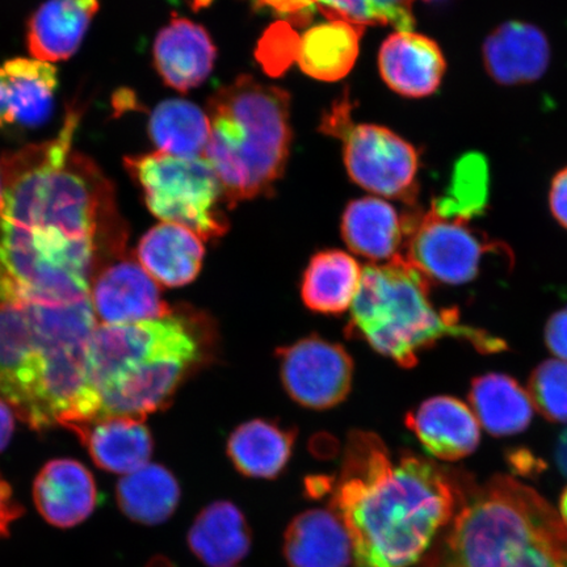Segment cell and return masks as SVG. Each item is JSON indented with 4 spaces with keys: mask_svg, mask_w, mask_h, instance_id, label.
<instances>
[{
    "mask_svg": "<svg viewBox=\"0 0 567 567\" xmlns=\"http://www.w3.org/2000/svg\"><path fill=\"white\" fill-rule=\"evenodd\" d=\"M146 567H175L172 561H169L166 557H154L151 563L146 565Z\"/></svg>",
    "mask_w": 567,
    "mask_h": 567,
    "instance_id": "ee69618b",
    "label": "cell"
},
{
    "mask_svg": "<svg viewBox=\"0 0 567 567\" xmlns=\"http://www.w3.org/2000/svg\"><path fill=\"white\" fill-rule=\"evenodd\" d=\"M278 358L282 385L301 406L328 410L349 395L353 361L343 346L313 336L282 347Z\"/></svg>",
    "mask_w": 567,
    "mask_h": 567,
    "instance_id": "7c38bea8",
    "label": "cell"
},
{
    "mask_svg": "<svg viewBox=\"0 0 567 567\" xmlns=\"http://www.w3.org/2000/svg\"><path fill=\"white\" fill-rule=\"evenodd\" d=\"M349 334L402 368L415 367L420 353L445 337L464 339L482 353L506 350L502 339L461 324L457 309H436L431 282L405 258L363 269Z\"/></svg>",
    "mask_w": 567,
    "mask_h": 567,
    "instance_id": "5b68a950",
    "label": "cell"
},
{
    "mask_svg": "<svg viewBox=\"0 0 567 567\" xmlns=\"http://www.w3.org/2000/svg\"><path fill=\"white\" fill-rule=\"evenodd\" d=\"M3 204V177L2 172H0V208H2Z\"/></svg>",
    "mask_w": 567,
    "mask_h": 567,
    "instance_id": "f6af8a7d",
    "label": "cell"
},
{
    "mask_svg": "<svg viewBox=\"0 0 567 567\" xmlns=\"http://www.w3.org/2000/svg\"><path fill=\"white\" fill-rule=\"evenodd\" d=\"M363 269L350 254L326 250L315 255L305 269L301 297L319 315H342L352 307Z\"/></svg>",
    "mask_w": 567,
    "mask_h": 567,
    "instance_id": "83f0119b",
    "label": "cell"
},
{
    "mask_svg": "<svg viewBox=\"0 0 567 567\" xmlns=\"http://www.w3.org/2000/svg\"><path fill=\"white\" fill-rule=\"evenodd\" d=\"M549 207L558 224L567 230V167L561 169L551 182Z\"/></svg>",
    "mask_w": 567,
    "mask_h": 567,
    "instance_id": "f35d334b",
    "label": "cell"
},
{
    "mask_svg": "<svg viewBox=\"0 0 567 567\" xmlns=\"http://www.w3.org/2000/svg\"><path fill=\"white\" fill-rule=\"evenodd\" d=\"M289 567H351L349 534L331 509H308L297 515L284 535Z\"/></svg>",
    "mask_w": 567,
    "mask_h": 567,
    "instance_id": "603a6c76",
    "label": "cell"
},
{
    "mask_svg": "<svg viewBox=\"0 0 567 567\" xmlns=\"http://www.w3.org/2000/svg\"><path fill=\"white\" fill-rule=\"evenodd\" d=\"M482 55L496 83L517 86L540 80L549 66L550 45L540 28L507 21L487 35Z\"/></svg>",
    "mask_w": 567,
    "mask_h": 567,
    "instance_id": "e0dca14e",
    "label": "cell"
},
{
    "mask_svg": "<svg viewBox=\"0 0 567 567\" xmlns=\"http://www.w3.org/2000/svg\"><path fill=\"white\" fill-rule=\"evenodd\" d=\"M379 69L382 80L396 94L425 97L441 86L446 62L441 47L427 35L395 32L380 49Z\"/></svg>",
    "mask_w": 567,
    "mask_h": 567,
    "instance_id": "2e32d148",
    "label": "cell"
},
{
    "mask_svg": "<svg viewBox=\"0 0 567 567\" xmlns=\"http://www.w3.org/2000/svg\"><path fill=\"white\" fill-rule=\"evenodd\" d=\"M59 71L52 63L13 59L0 66V131L33 130L54 109Z\"/></svg>",
    "mask_w": 567,
    "mask_h": 567,
    "instance_id": "5bb4252c",
    "label": "cell"
},
{
    "mask_svg": "<svg viewBox=\"0 0 567 567\" xmlns=\"http://www.w3.org/2000/svg\"><path fill=\"white\" fill-rule=\"evenodd\" d=\"M406 229L403 258L430 282L464 286L484 274L486 260L513 259L505 244L488 239L471 221L442 217L432 209L406 215Z\"/></svg>",
    "mask_w": 567,
    "mask_h": 567,
    "instance_id": "30bf717a",
    "label": "cell"
},
{
    "mask_svg": "<svg viewBox=\"0 0 567 567\" xmlns=\"http://www.w3.org/2000/svg\"><path fill=\"white\" fill-rule=\"evenodd\" d=\"M101 470L131 474L148 464L153 437L144 421L130 416H106L73 429Z\"/></svg>",
    "mask_w": 567,
    "mask_h": 567,
    "instance_id": "7402d4cb",
    "label": "cell"
},
{
    "mask_svg": "<svg viewBox=\"0 0 567 567\" xmlns=\"http://www.w3.org/2000/svg\"><path fill=\"white\" fill-rule=\"evenodd\" d=\"M532 405L545 420L567 423V363L547 360L532 372L528 382Z\"/></svg>",
    "mask_w": 567,
    "mask_h": 567,
    "instance_id": "836d02e7",
    "label": "cell"
},
{
    "mask_svg": "<svg viewBox=\"0 0 567 567\" xmlns=\"http://www.w3.org/2000/svg\"><path fill=\"white\" fill-rule=\"evenodd\" d=\"M556 463L559 472L567 477V430L558 437L556 449Z\"/></svg>",
    "mask_w": 567,
    "mask_h": 567,
    "instance_id": "b9f144b4",
    "label": "cell"
},
{
    "mask_svg": "<svg viewBox=\"0 0 567 567\" xmlns=\"http://www.w3.org/2000/svg\"><path fill=\"white\" fill-rule=\"evenodd\" d=\"M153 59L168 87L187 92L200 86L209 76L216 48L202 25L193 20L174 18L155 39Z\"/></svg>",
    "mask_w": 567,
    "mask_h": 567,
    "instance_id": "d6986e66",
    "label": "cell"
},
{
    "mask_svg": "<svg viewBox=\"0 0 567 567\" xmlns=\"http://www.w3.org/2000/svg\"><path fill=\"white\" fill-rule=\"evenodd\" d=\"M559 516H561L564 526L567 529V487L561 495V499H559Z\"/></svg>",
    "mask_w": 567,
    "mask_h": 567,
    "instance_id": "7bdbcfd3",
    "label": "cell"
},
{
    "mask_svg": "<svg viewBox=\"0 0 567 567\" xmlns=\"http://www.w3.org/2000/svg\"><path fill=\"white\" fill-rule=\"evenodd\" d=\"M296 431L265 420L240 424L228 442V456L243 476L275 480L292 457Z\"/></svg>",
    "mask_w": 567,
    "mask_h": 567,
    "instance_id": "4316f807",
    "label": "cell"
},
{
    "mask_svg": "<svg viewBox=\"0 0 567 567\" xmlns=\"http://www.w3.org/2000/svg\"><path fill=\"white\" fill-rule=\"evenodd\" d=\"M417 565L567 567V529L555 507L519 481H470L455 517Z\"/></svg>",
    "mask_w": 567,
    "mask_h": 567,
    "instance_id": "3957f363",
    "label": "cell"
},
{
    "mask_svg": "<svg viewBox=\"0 0 567 567\" xmlns=\"http://www.w3.org/2000/svg\"><path fill=\"white\" fill-rule=\"evenodd\" d=\"M90 300L101 324H125L173 315L158 284L137 261L120 257L96 272Z\"/></svg>",
    "mask_w": 567,
    "mask_h": 567,
    "instance_id": "4fadbf2b",
    "label": "cell"
},
{
    "mask_svg": "<svg viewBox=\"0 0 567 567\" xmlns=\"http://www.w3.org/2000/svg\"><path fill=\"white\" fill-rule=\"evenodd\" d=\"M470 401L474 415L494 436L520 434L534 416L529 394L507 374L487 373L474 379Z\"/></svg>",
    "mask_w": 567,
    "mask_h": 567,
    "instance_id": "f1b7e54d",
    "label": "cell"
},
{
    "mask_svg": "<svg viewBox=\"0 0 567 567\" xmlns=\"http://www.w3.org/2000/svg\"><path fill=\"white\" fill-rule=\"evenodd\" d=\"M97 496L94 476L76 460L49 461L33 482L34 506L42 519L56 528H74L87 520Z\"/></svg>",
    "mask_w": 567,
    "mask_h": 567,
    "instance_id": "9a60e30c",
    "label": "cell"
},
{
    "mask_svg": "<svg viewBox=\"0 0 567 567\" xmlns=\"http://www.w3.org/2000/svg\"><path fill=\"white\" fill-rule=\"evenodd\" d=\"M101 3L99 0H48L28 20L25 41L32 59L66 61L81 48Z\"/></svg>",
    "mask_w": 567,
    "mask_h": 567,
    "instance_id": "ffe728a7",
    "label": "cell"
},
{
    "mask_svg": "<svg viewBox=\"0 0 567 567\" xmlns=\"http://www.w3.org/2000/svg\"><path fill=\"white\" fill-rule=\"evenodd\" d=\"M328 20L358 27L392 25L396 32H413L414 0H308Z\"/></svg>",
    "mask_w": 567,
    "mask_h": 567,
    "instance_id": "d6a6232c",
    "label": "cell"
},
{
    "mask_svg": "<svg viewBox=\"0 0 567 567\" xmlns=\"http://www.w3.org/2000/svg\"><path fill=\"white\" fill-rule=\"evenodd\" d=\"M364 30L342 20L313 25L297 39L295 61L305 74L318 81L342 80L358 60Z\"/></svg>",
    "mask_w": 567,
    "mask_h": 567,
    "instance_id": "484cf974",
    "label": "cell"
},
{
    "mask_svg": "<svg viewBox=\"0 0 567 567\" xmlns=\"http://www.w3.org/2000/svg\"><path fill=\"white\" fill-rule=\"evenodd\" d=\"M188 547L208 567H233L251 550L252 534L246 516L228 501L210 503L190 526Z\"/></svg>",
    "mask_w": 567,
    "mask_h": 567,
    "instance_id": "d4e9b609",
    "label": "cell"
},
{
    "mask_svg": "<svg viewBox=\"0 0 567 567\" xmlns=\"http://www.w3.org/2000/svg\"><path fill=\"white\" fill-rule=\"evenodd\" d=\"M342 236L354 254L379 264L403 258L408 230L406 216L378 197H364L347 205Z\"/></svg>",
    "mask_w": 567,
    "mask_h": 567,
    "instance_id": "44dd1931",
    "label": "cell"
},
{
    "mask_svg": "<svg viewBox=\"0 0 567 567\" xmlns=\"http://www.w3.org/2000/svg\"><path fill=\"white\" fill-rule=\"evenodd\" d=\"M205 248L193 230L161 223L141 238L137 258L155 282L168 288L187 286L202 271Z\"/></svg>",
    "mask_w": 567,
    "mask_h": 567,
    "instance_id": "cb8c5ba5",
    "label": "cell"
},
{
    "mask_svg": "<svg viewBox=\"0 0 567 567\" xmlns=\"http://www.w3.org/2000/svg\"><path fill=\"white\" fill-rule=\"evenodd\" d=\"M181 485L174 474L158 464H147L118 481L116 501L122 513L142 526H159L181 503Z\"/></svg>",
    "mask_w": 567,
    "mask_h": 567,
    "instance_id": "f546056e",
    "label": "cell"
},
{
    "mask_svg": "<svg viewBox=\"0 0 567 567\" xmlns=\"http://www.w3.org/2000/svg\"><path fill=\"white\" fill-rule=\"evenodd\" d=\"M297 35L286 23L275 25L260 42L258 56L269 73L279 74L295 61Z\"/></svg>",
    "mask_w": 567,
    "mask_h": 567,
    "instance_id": "e575fe53",
    "label": "cell"
},
{
    "mask_svg": "<svg viewBox=\"0 0 567 567\" xmlns=\"http://www.w3.org/2000/svg\"><path fill=\"white\" fill-rule=\"evenodd\" d=\"M148 136L158 152L181 158L203 157L210 138L209 117L194 103L168 99L152 112Z\"/></svg>",
    "mask_w": 567,
    "mask_h": 567,
    "instance_id": "4dcf8cb0",
    "label": "cell"
},
{
    "mask_svg": "<svg viewBox=\"0 0 567 567\" xmlns=\"http://www.w3.org/2000/svg\"><path fill=\"white\" fill-rule=\"evenodd\" d=\"M23 515V506L13 496L9 482L0 474V538L9 537L12 524Z\"/></svg>",
    "mask_w": 567,
    "mask_h": 567,
    "instance_id": "d590c367",
    "label": "cell"
},
{
    "mask_svg": "<svg viewBox=\"0 0 567 567\" xmlns=\"http://www.w3.org/2000/svg\"><path fill=\"white\" fill-rule=\"evenodd\" d=\"M0 399L34 430L55 425L45 364L24 308L0 303Z\"/></svg>",
    "mask_w": 567,
    "mask_h": 567,
    "instance_id": "8fae6325",
    "label": "cell"
},
{
    "mask_svg": "<svg viewBox=\"0 0 567 567\" xmlns=\"http://www.w3.org/2000/svg\"><path fill=\"white\" fill-rule=\"evenodd\" d=\"M470 480L425 457H393L372 432L353 431L329 508L352 547L351 567H414L464 501Z\"/></svg>",
    "mask_w": 567,
    "mask_h": 567,
    "instance_id": "7a4b0ae2",
    "label": "cell"
},
{
    "mask_svg": "<svg viewBox=\"0 0 567 567\" xmlns=\"http://www.w3.org/2000/svg\"><path fill=\"white\" fill-rule=\"evenodd\" d=\"M321 130L343 141L347 172L354 183L413 207L420 169V154L413 145L384 126L353 124L347 94L326 113Z\"/></svg>",
    "mask_w": 567,
    "mask_h": 567,
    "instance_id": "9c48e42d",
    "label": "cell"
},
{
    "mask_svg": "<svg viewBox=\"0 0 567 567\" xmlns=\"http://www.w3.org/2000/svg\"><path fill=\"white\" fill-rule=\"evenodd\" d=\"M424 2H437V0H424Z\"/></svg>",
    "mask_w": 567,
    "mask_h": 567,
    "instance_id": "bcb514c9",
    "label": "cell"
},
{
    "mask_svg": "<svg viewBox=\"0 0 567 567\" xmlns=\"http://www.w3.org/2000/svg\"><path fill=\"white\" fill-rule=\"evenodd\" d=\"M83 110L74 101L54 138L0 158V303L90 299L96 264L124 255L127 231L115 186L73 147Z\"/></svg>",
    "mask_w": 567,
    "mask_h": 567,
    "instance_id": "6da1fadb",
    "label": "cell"
},
{
    "mask_svg": "<svg viewBox=\"0 0 567 567\" xmlns=\"http://www.w3.org/2000/svg\"><path fill=\"white\" fill-rule=\"evenodd\" d=\"M406 425L431 456L443 461L472 455L481 441L476 415L453 396H434L422 402L410 411Z\"/></svg>",
    "mask_w": 567,
    "mask_h": 567,
    "instance_id": "ac0fdd59",
    "label": "cell"
},
{
    "mask_svg": "<svg viewBox=\"0 0 567 567\" xmlns=\"http://www.w3.org/2000/svg\"><path fill=\"white\" fill-rule=\"evenodd\" d=\"M44 359L49 406L55 424L71 430L95 420L87 384V351L97 326L90 299L70 305H23Z\"/></svg>",
    "mask_w": 567,
    "mask_h": 567,
    "instance_id": "8992f818",
    "label": "cell"
},
{
    "mask_svg": "<svg viewBox=\"0 0 567 567\" xmlns=\"http://www.w3.org/2000/svg\"><path fill=\"white\" fill-rule=\"evenodd\" d=\"M126 172L136 181L148 210L163 223L184 226L203 239L229 229L221 182L204 157L181 158L162 152L126 157Z\"/></svg>",
    "mask_w": 567,
    "mask_h": 567,
    "instance_id": "52a82bcc",
    "label": "cell"
},
{
    "mask_svg": "<svg viewBox=\"0 0 567 567\" xmlns=\"http://www.w3.org/2000/svg\"><path fill=\"white\" fill-rule=\"evenodd\" d=\"M545 342L553 354L567 363V307L549 318L545 328Z\"/></svg>",
    "mask_w": 567,
    "mask_h": 567,
    "instance_id": "8d00e7d4",
    "label": "cell"
},
{
    "mask_svg": "<svg viewBox=\"0 0 567 567\" xmlns=\"http://www.w3.org/2000/svg\"><path fill=\"white\" fill-rule=\"evenodd\" d=\"M13 429H16V421H13L12 409L0 399V452L10 444Z\"/></svg>",
    "mask_w": 567,
    "mask_h": 567,
    "instance_id": "ab89813d",
    "label": "cell"
},
{
    "mask_svg": "<svg viewBox=\"0 0 567 567\" xmlns=\"http://www.w3.org/2000/svg\"><path fill=\"white\" fill-rule=\"evenodd\" d=\"M195 326L179 315L125 324H97L87 351L91 393L99 402V396L159 359L176 353H204L203 338Z\"/></svg>",
    "mask_w": 567,
    "mask_h": 567,
    "instance_id": "ba28073f",
    "label": "cell"
},
{
    "mask_svg": "<svg viewBox=\"0 0 567 567\" xmlns=\"http://www.w3.org/2000/svg\"><path fill=\"white\" fill-rule=\"evenodd\" d=\"M509 463L514 465V470L520 471L523 474H527V476L529 473L537 472L538 463H536V458L526 452L516 453Z\"/></svg>",
    "mask_w": 567,
    "mask_h": 567,
    "instance_id": "60d3db41",
    "label": "cell"
},
{
    "mask_svg": "<svg viewBox=\"0 0 567 567\" xmlns=\"http://www.w3.org/2000/svg\"><path fill=\"white\" fill-rule=\"evenodd\" d=\"M257 2L295 21V24L309 23L316 11L308 0H257Z\"/></svg>",
    "mask_w": 567,
    "mask_h": 567,
    "instance_id": "74e56055",
    "label": "cell"
},
{
    "mask_svg": "<svg viewBox=\"0 0 567 567\" xmlns=\"http://www.w3.org/2000/svg\"><path fill=\"white\" fill-rule=\"evenodd\" d=\"M487 196V162L481 154L471 153L457 162L450 187L432 203L431 209L442 217L471 221L484 213Z\"/></svg>",
    "mask_w": 567,
    "mask_h": 567,
    "instance_id": "1f68e13d",
    "label": "cell"
},
{
    "mask_svg": "<svg viewBox=\"0 0 567 567\" xmlns=\"http://www.w3.org/2000/svg\"><path fill=\"white\" fill-rule=\"evenodd\" d=\"M210 138L203 157L221 182L229 208L271 193L289 158L290 97L243 75L212 95Z\"/></svg>",
    "mask_w": 567,
    "mask_h": 567,
    "instance_id": "277c9868",
    "label": "cell"
}]
</instances>
